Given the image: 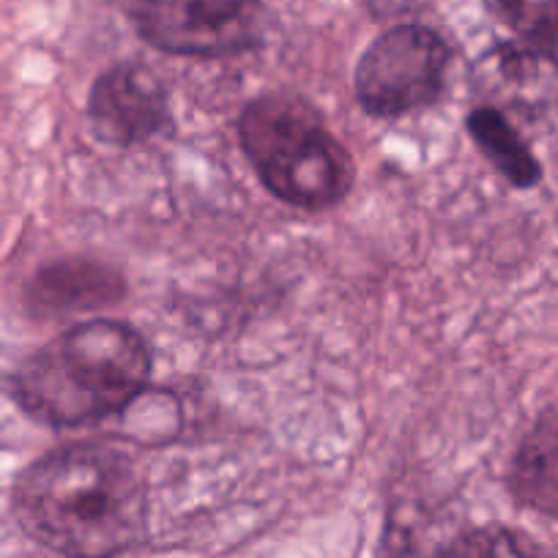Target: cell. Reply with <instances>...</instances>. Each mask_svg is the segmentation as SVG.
<instances>
[{"mask_svg": "<svg viewBox=\"0 0 558 558\" xmlns=\"http://www.w3.org/2000/svg\"><path fill=\"white\" fill-rule=\"evenodd\" d=\"M14 518L63 558H118L148 534V493L137 465L105 444H72L14 482Z\"/></svg>", "mask_w": 558, "mask_h": 558, "instance_id": "cell-1", "label": "cell"}, {"mask_svg": "<svg viewBox=\"0 0 558 558\" xmlns=\"http://www.w3.org/2000/svg\"><path fill=\"white\" fill-rule=\"evenodd\" d=\"M151 378V351L121 320H85L31 353L9 378V395L34 422L83 427L132 405Z\"/></svg>", "mask_w": 558, "mask_h": 558, "instance_id": "cell-2", "label": "cell"}, {"mask_svg": "<svg viewBox=\"0 0 558 558\" xmlns=\"http://www.w3.org/2000/svg\"><path fill=\"white\" fill-rule=\"evenodd\" d=\"M246 159L274 197L304 211L337 206L353 190L351 154L310 101L288 94L252 99L239 116Z\"/></svg>", "mask_w": 558, "mask_h": 558, "instance_id": "cell-3", "label": "cell"}, {"mask_svg": "<svg viewBox=\"0 0 558 558\" xmlns=\"http://www.w3.org/2000/svg\"><path fill=\"white\" fill-rule=\"evenodd\" d=\"M447 39L425 25H395L364 50L356 99L375 118H400L436 105L447 85Z\"/></svg>", "mask_w": 558, "mask_h": 558, "instance_id": "cell-4", "label": "cell"}, {"mask_svg": "<svg viewBox=\"0 0 558 558\" xmlns=\"http://www.w3.org/2000/svg\"><path fill=\"white\" fill-rule=\"evenodd\" d=\"M129 17L148 45L181 58L239 56L266 36L260 0H132Z\"/></svg>", "mask_w": 558, "mask_h": 558, "instance_id": "cell-5", "label": "cell"}, {"mask_svg": "<svg viewBox=\"0 0 558 558\" xmlns=\"http://www.w3.org/2000/svg\"><path fill=\"white\" fill-rule=\"evenodd\" d=\"M88 118L94 134L107 146H140L168 129V88L143 63H118L99 74L90 88Z\"/></svg>", "mask_w": 558, "mask_h": 558, "instance_id": "cell-6", "label": "cell"}, {"mask_svg": "<svg viewBox=\"0 0 558 558\" xmlns=\"http://www.w3.org/2000/svg\"><path fill=\"white\" fill-rule=\"evenodd\" d=\"M123 293V277L112 266L90 257H69L36 271L28 286V307L36 315L58 318L116 304Z\"/></svg>", "mask_w": 558, "mask_h": 558, "instance_id": "cell-7", "label": "cell"}, {"mask_svg": "<svg viewBox=\"0 0 558 558\" xmlns=\"http://www.w3.org/2000/svg\"><path fill=\"white\" fill-rule=\"evenodd\" d=\"M509 490L523 507L558 518V413H545L525 433L509 465Z\"/></svg>", "mask_w": 558, "mask_h": 558, "instance_id": "cell-8", "label": "cell"}, {"mask_svg": "<svg viewBox=\"0 0 558 558\" xmlns=\"http://www.w3.org/2000/svg\"><path fill=\"white\" fill-rule=\"evenodd\" d=\"M471 140L476 143L487 162L504 175L518 190H534L542 181L539 159L531 154L525 140L520 137L518 129L507 121L504 112L496 107H476L465 118Z\"/></svg>", "mask_w": 558, "mask_h": 558, "instance_id": "cell-9", "label": "cell"}, {"mask_svg": "<svg viewBox=\"0 0 558 558\" xmlns=\"http://www.w3.org/2000/svg\"><path fill=\"white\" fill-rule=\"evenodd\" d=\"M485 7L523 50L558 69V0H485Z\"/></svg>", "mask_w": 558, "mask_h": 558, "instance_id": "cell-10", "label": "cell"}, {"mask_svg": "<svg viewBox=\"0 0 558 558\" xmlns=\"http://www.w3.org/2000/svg\"><path fill=\"white\" fill-rule=\"evenodd\" d=\"M433 558H534L529 539L501 525H485L452 536Z\"/></svg>", "mask_w": 558, "mask_h": 558, "instance_id": "cell-11", "label": "cell"}, {"mask_svg": "<svg viewBox=\"0 0 558 558\" xmlns=\"http://www.w3.org/2000/svg\"><path fill=\"white\" fill-rule=\"evenodd\" d=\"M422 0H364V7L375 14L378 20L400 17V14L413 12Z\"/></svg>", "mask_w": 558, "mask_h": 558, "instance_id": "cell-12", "label": "cell"}]
</instances>
